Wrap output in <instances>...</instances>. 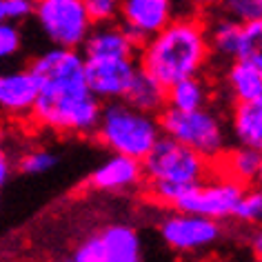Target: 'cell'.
<instances>
[{
  "instance_id": "obj_1",
  "label": "cell",
  "mask_w": 262,
  "mask_h": 262,
  "mask_svg": "<svg viewBox=\"0 0 262 262\" xmlns=\"http://www.w3.org/2000/svg\"><path fill=\"white\" fill-rule=\"evenodd\" d=\"M211 62L207 38V16L198 11H182L171 25L142 45L138 64L142 71L160 80L165 87L189 76L202 74Z\"/></svg>"
},
{
  "instance_id": "obj_2",
  "label": "cell",
  "mask_w": 262,
  "mask_h": 262,
  "mask_svg": "<svg viewBox=\"0 0 262 262\" xmlns=\"http://www.w3.org/2000/svg\"><path fill=\"white\" fill-rule=\"evenodd\" d=\"M162 136L165 131L160 116L136 109L127 100H109L102 104L94 138L111 154H124L145 160Z\"/></svg>"
},
{
  "instance_id": "obj_3",
  "label": "cell",
  "mask_w": 262,
  "mask_h": 262,
  "mask_svg": "<svg viewBox=\"0 0 262 262\" xmlns=\"http://www.w3.org/2000/svg\"><path fill=\"white\" fill-rule=\"evenodd\" d=\"M102 100L84 89H40L31 124L64 136H94L100 122Z\"/></svg>"
},
{
  "instance_id": "obj_4",
  "label": "cell",
  "mask_w": 262,
  "mask_h": 262,
  "mask_svg": "<svg viewBox=\"0 0 262 262\" xmlns=\"http://www.w3.org/2000/svg\"><path fill=\"white\" fill-rule=\"evenodd\" d=\"M160 124L165 136L185 142L202 156L211 158L213 162L229 149V127L220 111H215L211 104L200 109H171L167 107L160 114Z\"/></svg>"
},
{
  "instance_id": "obj_5",
  "label": "cell",
  "mask_w": 262,
  "mask_h": 262,
  "mask_svg": "<svg viewBox=\"0 0 262 262\" xmlns=\"http://www.w3.org/2000/svg\"><path fill=\"white\" fill-rule=\"evenodd\" d=\"M142 165L147 176L145 182H173L182 187L198 185L218 171L211 158L171 136H162L142 160Z\"/></svg>"
},
{
  "instance_id": "obj_6",
  "label": "cell",
  "mask_w": 262,
  "mask_h": 262,
  "mask_svg": "<svg viewBox=\"0 0 262 262\" xmlns=\"http://www.w3.org/2000/svg\"><path fill=\"white\" fill-rule=\"evenodd\" d=\"M36 23L56 47L82 49L94 29L84 0H36Z\"/></svg>"
},
{
  "instance_id": "obj_7",
  "label": "cell",
  "mask_w": 262,
  "mask_h": 262,
  "mask_svg": "<svg viewBox=\"0 0 262 262\" xmlns=\"http://www.w3.org/2000/svg\"><path fill=\"white\" fill-rule=\"evenodd\" d=\"M245 189L247 187L242 185V182L229 178V176L222 171H215L213 176H209L207 180L187 187L173 209L207 215V218H213L220 222L233 220V211H235V207H238Z\"/></svg>"
},
{
  "instance_id": "obj_8",
  "label": "cell",
  "mask_w": 262,
  "mask_h": 262,
  "mask_svg": "<svg viewBox=\"0 0 262 262\" xmlns=\"http://www.w3.org/2000/svg\"><path fill=\"white\" fill-rule=\"evenodd\" d=\"M158 233L162 242L180 255H193L202 253L213 245H218L222 238V222L207 218V215L178 211L169 209L167 215L160 220Z\"/></svg>"
},
{
  "instance_id": "obj_9",
  "label": "cell",
  "mask_w": 262,
  "mask_h": 262,
  "mask_svg": "<svg viewBox=\"0 0 262 262\" xmlns=\"http://www.w3.org/2000/svg\"><path fill=\"white\" fill-rule=\"evenodd\" d=\"M142 258L140 233L129 225H109L84 238L74 251L76 262H138Z\"/></svg>"
},
{
  "instance_id": "obj_10",
  "label": "cell",
  "mask_w": 262,
  "mask_h": 262,
  "mask_svg": "<svg viewBox=\"0 0 262 262\" xmlns=\"http://www.w3.org/2000/svg\"><path fill=\"white\" fill-rule=\"evenodd\" d=\"M182 11L176 0H122L120 23L136 42L145 45L149 38L160 34Z\"/></svg>"
},
{
  "instance_id": "obj_11",
  "label": "cell",
  "mask_w": 262,
  "mask_h": 262,
  "mask_svg": "<svg viewBox=\"0 0 262 262\" xmlns=\"http://www.w3.org/2000/svg\"><path fill=\"white\" fill-rule=\"evenodd\" d=\"M138 69V58H87V84L102 102L124 100Z\"/></svg>"
},
{
  "instance_id": "obj_12",
  "label": "cell",
  "mask_w": 262,
  "mask_h": 262,
  "mask_svg": "<svg viewBox=\"0 0 262 262\" xmlns=\"http://www.w3.org/2000/svg\"><path fill=\"white\" fill-rule=\"evenodd\" d=\"M145 165L138 158L124 154H111L84 182L87 189L102 193H134L145 187Z\"/></svg>"
},
{
  "instance_id": "obj_13",
  "label": "cell",
  "mask_w": 262,
  "mask_h": 262,
  "mask_svg": "<svg viewBox=\"0 0 262 262\" xmlns=\"http://www.w3.org/2000/svg\"><path fill=\"white\" fill-rule=\"evenodd\" d=\"M38 98H40V80L31 67L9 71L0 78V107L11 120L31 122Z\"/></svg>"
},
{
  "instance_id": "obj_14",
  "label": "cell",
  "mask_w": 262,
  "mask_h": 262,
  "mask_svg": "<svg viewBox=\"0 0 262 262\" xmlns=\"http://www.w3.org/2000/svg\"><path fill=\"white\" fill-rule=\"evenodd\" d=\"M138 51L140 45L131 38L120 20L94 25L82 45V54L87 58H138Z\"/></svg>"
},
{
  "instance_id": "obj_15",
  "label": "cell",
  "mask_w": 262,
  "mask_h": 262,
  "mask_svg": "<svg viewBox=\"0 0 262 262\" xmlns=\"http://www.w3.org/2000/svg\"><path fill=\"white\" fill-rule=\"evenodd\" d=\"M242 25L225 11H215L207 16V38L211 47V60H218L220 64H229L235 60L240 49L242 38Z\"/></svg>"
},
{
  "instance_id": "obj_16",
  "label": "cell",
  "mask_w": 262,
  "mask_h": 262,
  "mask_svg": "<svg viewBox=\"0 0 262 262\" xmlns=\"http://www.w3.org/2000/svg\"><path fill=\"white\" fill-rule=\"evenodd\" d=\"M229 131L235 145L262 151V100L233 102L229 111Z\"/></svg>"
},
{
  "instance_id": "obj_17",
  "label": "cell",
  "mask_w": 262,
  "mask_h": 262,
  "mask_svg": "<svg viewBox=\"0 0 262 262\" xmlns=\"http://www.w3.org/2000/svg\"><path fill=\"white\" fill-rule=\"evenodd\" d=\"M222 84L231 102L262 100V71L247 62H229L227 69L222 71Z\"/></svg>"
},
{
  "instance_id": "obj_18",
  "label": "cell",
  "mask_w": 262,
  "mask_h": 262,
  "mask_svg": "<svg viewBox=\"0 0 262 262\" xmlns=\"http://www.w3.org/2000/svg\"><path fill=\"white\" fill-rule=\"evenodd\" d=\"M260 162H262V151L245 145H233L215 160V167H218V171L227 173L229 178L242 182L245 187H251L258 180Z\"/></svg>"
},
{
  "instance_id": "obj_19",
  "label": "cell",
  "mask_w": 262,
  "mask_h": 262,
  "mask_svg": "<svg viewBox=\"0 0 262 262\" xmlns=\"http://www.w3.org/2000/svg\"><path fill=\"white\" fill-rule=\"evenodd\" d=\"M124 100L140 111L160 116L169 104V87H165L160 80H156L154 76H149L147 71L138 69Z\"/></svg>"
},
{
  "instance_id": "obj_20",
  "label": "cell",
  "mask_w": 262,
  "mask_h": 262,
  "mask_svg": "<svg viewBox=\"0 0 262 262\" xmlns=\"http://www.w3.org/2000/svg\"><path fill=\"white\" fill-rule=\"evenodd\" d=\"M211 98H213L211 84H209V80L205 76L198 74V76L182 78V80L173 82L171 87H169V104L167 107L182 109V111L200 109V107L211 104Z\"/></svg>"
},
{
  "instance_id": "obj_21",
  "label": "cell",
  "mask_w": 262,
  "mask_h": 262,
  "mask_svg": "<svg viewBox=\"0 0 262 262\" xmlns=\"http://www.w3.org/2000/svg\"><path fill=\"white\" fill-rule=\"evenodd\" d=\"M235 60L247 62L262 71V18L242 25L240 49H238Z\"/></svg>"
},
{
  "instance_id": "obj_22",
  "label": "cell",
  "mask_w": 262,
  "mask_h": 262,
  "mask_svg": "<svg viewBox=\"0 0 262 262\" xmlns=\"http://www.w3.org/2000/svg\"><path fill=\"white\" fill-rule=\"evenodd\" d=\"M233 220L247 227H262V187L251 185L245 189L233 211Z\"/></svg>"
},
{
  "instance_id": "obj_23",
  "label": "cell",
  "mask_w": 262,
  "mask_h": 262,
  "mask_svg": "<svg viewBox=\"0 0 262 262\" xmlns=\"http://www.w3.org/2000/svg\"><path fill=\"white\" fill-rule=\"evenodd\" d=\"M56 154H51L49 149H31V151H25L20 158L16 160V167L20 173H27V176H38V173H45L49 169L56 167Z\"/></svg>"
},
{
  "instance_id": "obj_24",
  "label": "cell",
  "mask_w": 262,
  "mask_h": 262,
  "mask_svg": "<svg viewBox=\"0 0 262 262\" xmlns=\"http://www.w3.org/2000/svg\"><path fill=\"white\" fill-rule=\"evenodd\" d=\"M222 11L240 23H251L262 18V0H225Z\"/></svg>"
},
{
  "instance_id": "obj_25",
  "label": "cell",
  "mask_w": 262,
  "mask_h": 262,
  "mask_svg": "<svg viewBox=\"0 0 262 262\" xmlns=\"http://www.w3.org/2000/svg\"><path fill=\"white\" fill-rule=\"evenodd\" d=\"M94 25L118 23L122 11V0H84Z\"/></svg>"
},
{
  "instance_id": "obj_26",
  "label": "cell",
  "mask_w": 262,
  "mask_h": 262,
  "mask_svg": "<svg viewBox=\"0 0 262 262\" xmlns=\"http://www.w3.org/2000/svg\"><path fill=\"white\" fill-rule=\"evenodd\" d=\"M36 14V0H0V20L23 23Z\"/></svg>"
},
{
  "instance_id": "obj_27",
  "label": "cell",
  "mask_w": 262,
  "mask_h": 262,
  "mask_svg": "<svg viewBox=\"0 0 262 262\" xmlns=\"http://www.w3.org/2000/svg\"><path fill=\"white\" fill-rule=\"evenodd\" d=\"M20 45H23V36H20V31H18L16 23L0 25V56L3 58L16 56L18 51H20Z\"/></svg>"
},
{
  "instance_id": "obj_28",
  "label": "cell",
  "mask_w": 262,
  "mask_h": 262,
  "mask_svg": "<svg viewBox=\"0 0 262 262\" xmlns=\"http://www.w3.org/2000/svg\"><path fill=\"white\" fill-rule=\"evenodd\" d=\"M189 9L191 11H198V14H215V11H222V5L225 0H187Z\"/></svg>"
},
{
  "instance_id": "obj_29",
  "label": "cell",
  "mask_w": 262,
  "mask_h": 262,
  "mask_svg": "<svg viewBox=\"0 0 262 262\" xmlns=\"http://www.w3.org/2000/svg\"><path fill=\"white\" fill-rule=\"evenodd\" d=\"M251 253L255 260H262V227H255V233L251 235Z\"/></svg>"
},
{
  "instance_id": "obj_30",
  "label": "cell",
  "mask_w": 262,
  "mask_h": 262,
  "mask_svg": "<svg viewBox=\"0 0 262 262\" xmlns=\"http://www.w3.org/2000/svg\"><path fill=\"white\" fill-rule=\"evenodd\" d=\"M9 169H11V162L7 156H0V185H7V180H9Z\"/></svg>"
},
{
  "instance_id": "obj_31",
  "label": "cell",
  "mask_w": 262,
  "mask_h": 262,
  "mask_svg": "<svg viewBox=\"0 0 262 262\" xmlns=\"http://www.w3.org/2000/svg\"><path fill=\"white\" fill-rule=\"evenodd\" d=\"M255 185L262 187V162H260V173H258V180H255Z\"/></svg>"
}]
</instances>
